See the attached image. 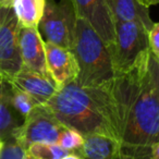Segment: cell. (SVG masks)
Masks as SVG:
<instances>
[{
  "instance_id": "6da1fadb",
  "label": "cell",
  "mask_w": 159,
  "mask_h": 159,
  "mask_svg": "<svg viewBox=\"0 0 159 159\" xmlns=\"http://www.w3.org/2000/svg\"><path fill=\"white\" fill-rule=\"evenodd\" d=\"M120 142L118 159H150L159 141V60L147 51L113 80Z\"/></svg>"
},
{
  "instance_id": "7a4b0ae2",
  "label": "cell",
  "mask_w": 159,
  "mask_h": 159,
  "mask_svg": "<svg viewBox=\"0 0 159 159\" xmlns=\"http://www.w3.org/2000/svg\"><path fill=\"white\" fill-rule=\"evenodd\" d=\"M44 106L64 126L84 136L104 133L120 142L113 81L106 86L91 89L79 86L73 81L58 89Z\"/></svg>"
},
{
  "instance_id": "3957f363",
  "label": "cell",
  "mask_w": 159,
  "mask_h": 159,
  "mask_svg": "<svg viewBox=\"0 0 159 159\" xmlns=\"http://www.w3.org/2000/svg\"><path fill=\"white\" fill-rule=\"evenodd\" d=\"M72 52L79 64V74L75 80L79 86L102 87L115 80L116 71L108 46L81 18L77 19Z\"/></svg>"
},
{
  "instance_id": "277c9868",
  "label": "cell",
  "mask_w": 159,
  "mask_h": 159,
  "mask_svg": "<svg viewBox=\"0 0 159 159\" xmlns=\"http://www.w3.org/2000/svg\"><path fill=\"white\" fill-rule=\"evenodd\" d=\"M77 14L71 0H46L38 32L45 42L72 50L75 38Z\"/></svg>"
},
{
  "instance_id": "5b68a950",
  "label": "cell",
  "mask_w": 159,
  "mask_h": 159,
  "mask_svg": "<svg viewBox=\"0 0 159 159\" xmlns=\"http://www.w3.org/2000/svg\"><path fill=\"white\" fill-rule=\"evenodd\" d=\"M116 40L109 48L116 75L130 70L136 61L149 51L148 31L142 24L128 21H115Z\"/></svg>"
},
{
  "instance_id": "8992f818",
  "label": "cell",
  "mask_w": 159,
  "mask_h": 159,
  "mask_svg": "<svg viewBox=\"0 0 159 159\" xmlns=\"http://www.w3.org/2000/svg\"><path fill=\"white\" fill-rule=\"evenodd\" d=\"M21 25L13 8H0V75L7 81L22 69L19 44Z\"/></svg>"
},
{
  "instance_id": "52a82bcc",
  "label": "cell",
  "mask_w": 159,
  "mask_h": 159,
  "mask_svg": "<svg viewBox=\"0 0 159 159\" xmlns=\"http://www.w3.org/2000/svg\"><path fill=\"white\" fill-rule=\"evenodd\" d=\"M64 125L44 105L36 106L24 119L13 137L25 148L34 143L57 144Z\"/></svg>"
},
{
  "instance_id": "ba28073f",
  "label": "cell",
  "mask_w": 159,
  "mask_h": 159,
  "mask_svg": "<svg viewBox=\"0 0 159 159\" xmlns=\"http://www.w3.org/2000/svg\"><path fill=\"white\" fill-rule=\"evenodd\" d=\"M76 10L77 18L85 20L107 44L108 48L115 45V20L107 0H71Z\"/></svg>"
},
{
  "instance_id": "9c48e42d",
  "label": "cell",
  "mask_w": 159,
  "mask_h": 159,
  "mask_svg": "<svg viewBox=\"0 0 159 159\" xmlns=\"http://www.w3.org/2000/svg\"><path fill=\"white\" fill-rule=\"evenodd\" d=\"M47 70L58 89L75 81L79 74V64L72 50L45 42Z\"/></svg>"
},
{
  "instance_id": "30bf717a",
  "label": "cell",
  "mask_w": 159,
  "mask_h": 159,
  "mask_svg": "<svg viewBox=\"0 0 159 159\" xmlns=\"http://www.w3.org/2000/svg\"><path fill=\"white\" fill-rule=\"evenodd\" d=\"M22 68L44 76H50L47 70L45 40L38 29L21 27L19 34Z\"/></svg>"
},
{
  "instance_id": "8fae6325",
  "label": "cell",
  "mask_w": 159,
  "mask_h": 159,
  "mask_svg": "<svg viewBox=\"0 0 159 159\" xmlns=\"http://www.w3.org/2000/svg\"><path fill=\"white\" fill-rule=\"evenodd\" d=\"M10 82L31 95L40 105L48 102L59 89L50 76H44L24 68Z\"/></svg>"
},
{
  "instance_id": "7c38bea8",
  "label": "cell",
  "mask_w": 159,
  "mask_h": 159,
  "mask_svg": "<svg viewBox=\"0 0 159 159\" xmlns=\"http://www.w3.org/2000/svg\"><path fill=\"white\" fill-rule=\"evenodd\" d=\"M82 159H118L119 142L104 133L84 136V143L76 150Z\"/></svg>"
},
{
  "instance_id": "4fadbf2b",
  "label": "cell",
  "mask_w": 159,
  "mask_h": 159,
  "mask_svg": "<svg viewBox=\"0 0 159 159\" xmlns=\"http://www.w3.org/2000/svg\"><path fill=\"white\" fill-rule=\"evenodd\" d=\"M107 3L115 21L136 22L150 31L154 22L149 16V7L139 0H107Z\"/></svg>"
},
{
  "instance_id": "5bb4252c",
  "label": "cell",
  "mask_w": 159,
  "mask_h": 159,
  "mask_svg": "<svg viewBox=\"0 0 159 159\" xmlns=\"http://www.w3.org/2000/svg\"><path fill=\"white\" fill-rule=\"evenodd\" d=\"M24 120L16 113L8 97L7 80L0 79V139L13 137Z\"/></svg>"
},
{
  "instance_id": "9a60e30c",
  "label": "cell",
  "mask_w": 159,
  "mask_h": 159,
  "mask_svg": "<svg viewBox=\"0 0 159 159\" xmlns=\"http://www.w3.org/2000/svg\"><path fill=\"white\" fill-rule=\"evenodd\" d=\"M46 0H14V13L21 27L37 29L43 18Z\"/></svg>"
},
{
  "instance_id": "2e32d148",
  "label": "cell",
  "mask_w": 159,
  "mask_h": 159,
  "mask_svg": "<svg viewBox=\"0 0 159 159\" xmlns=\"http://www.w3.org/2000/svg\"><path fill=\"white\" fill-rule=\"evenodd\" d=\"M7 92L12 107L23 120L36 106L40 105L31 95L20 89L10 81H7Z\"/></svg>"
},
{
  "instance_id": "e0dca14e",
  "label": "cell",
  "mask_w": 159,
  "mask_h": 159,
  "mask_svg": "<svg viewBox=\"0 0 159 159\" xmlns=\"http://www.w3.org/2000/svg\"><path fill=\"white\" fill-rule=\"evenodd\" d=\"M26 152L29 159H60L69 154L59 144L49 143H34L26 148Z\"/></svg>"
},
{
  "instance_id": "ac0fdd59",
  "label": "cell",
  "mask_w": 159,
  "mask_h": 159,
  "mask_svg": "<svg viewBox=\"0 0 159 159\" xmlns=\"http://www.w3.org/2000/svg\"><path fill=\"white\" fill-rule=\"evenodd\" d=\"M84 143V135H82L79 131L74 129L64 126L62 132L60 133L58 143L63 149L69 152H74L79 149Z\"/></svg>"
},
{
  "instance_id": "d6986e66",
  "label": "cell",
  "mask_w": 159,
  "mask_h": 159,
  "mask_svg": "<svg viewBox=\"0 0 159 159\" xmlns=\"http://www.w3.org/2000/svg\"><path fill=\"white\" fill-rule=\"evenodd\" d=\"M0 159H29L26 148L21 145L14 137L3 141L0 150Z\"/></svg>"
},
{
  "instance_id": "ffe728a7",
  "label": "cell",
  "mask_w": 159,
  "mask_h": 159,
  "mask_svg": "<svg viewBox=\"0 0 159 159\" xmlns=\"http://www.w3.org/2000/svg\"><path fill=\"white\" fill-rule=\"evenodd\" d=\"M149 49L152 55L159 60V23H154L148 33Z\"/></svg>"
},
{
  "instance_id": "44dd1931",
  "label": "cell",
  "mask_w": 159,
  "mask_h": 159,
  "mask_svg": "<svg viewBox=\"0 0 159 159\" xmlns=\"http://www.w3.org/2000/svg\"><path fill=\"white\" fill-rule=\"evenodd\" d=\"M150 159H159V141L152 145L150 152Z\"/></svg>"
},
{
  "instance_id": "7402d4cb",
  "label": "cell",
  "mask_w": 159,
  "mask_h": 159,
  "mask_svg": "<svg viewBox=\"0 0 159 159\" xmlns=\"http://www.w3.org/2000/svg\"><path fill=\"white\" fill-rule=\"evenodd\" d=\"M139 2L143 3L146 7H152L155 5H159V0H139Z\"/></svg>"
},
{
  "instance_id": "603a6c76",
  "label": "cell",
  "mask_w": 159,
  "mask_h": 159,
  "mask_svg": "<svg viewBox=\"0 0 159 159\" xmlns=\"http://www.w3.org/2000/svg\"><path fill=\"white\" fill-rule=\"evenodd\" d=\"M14 0H0V8H12Z\"/></svg>"
},
{
  "instance_id": "cb8c5ba5",
  "label": "cell",
  "mask_w": 159,
  "mask_h": 159,
  "mask_svg": "<svg viewBox=\"0 0 159 159\" xmlns=\"http://www.w3.org/2000/svg\"><path fill=\"white\" fill-rule=\"evenodd\" d=\"M60 159H82V158H81V156H80L79 154H76V152H69V154H66V156H63Z\"/></svg>"
},
{
  "instance_id": "d4e9b609",
  "label": "cell",
  "mask_w": 159,
  "mask_h": 159,
  "mask_svg": "<svg viewBox=\"0 0 159 159\" xmlns=\"http://www.w3.org/2000/svg\"><path fill=\"white\" fill-rule=\"evenodd\" d=\"M2 145H3V141L2 139H0V150H1V148H2Z\"/></svg>"
},
{
  "instance_id": "484cf974",
  "label": "cell",
  "mask_w": 159,
  "mask_h": 159,
  "mask_svg": "<svg viewBox=\"0 0 159 159\" xmlns=\"http://www.w3.org/2000/svg\"><path fill=\"white\" fill-rule=\"evenodd\" d=\"M0 79H2V77H1V75H0Z\"/></svg>"
}]
</instances>
